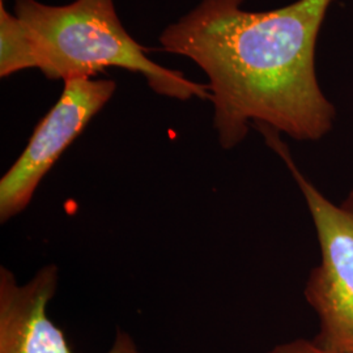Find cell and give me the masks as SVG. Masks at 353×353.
<instances>
[{
	"label": "cell",
	"instance_id": "cell-2",
	"mask_svg": "<svg viewBox=\"0 0 353 353\" xmlns=\"http://www.w3.org/2000/svg\"><path fill=\"white\" fill-rule=\"evenodd\" d=\"M12 12L26 26L38 70L49 80L92 79L115 67L143 76L160 96L179 101L211 100L207 84L152 61L122 24L115 0H72L62 6L14 0Z\"/></svg>",
	"mask_w": 353,
	"mask_h": 353
},
{
	"label": "cell",
	"instance_id": "cell-6",
	"mask_svg": "<svg viewBox=\"0 0 353 353\" xmlns=\"http://www.w3.org/2000/svg\"><path fill=\"white\" fill-rule=\"evenodd\" d=\"M33 68L38 70L37 55L26 26L0 0V77Z\"/></svg>",
	"mask_w": 353,
	"mask_h": 353
},
{
	"label": "cell",
	"instance_id": "cell-5",
	"mask_svg": "<svg viewBox=\"0 0 353 353\" xmlns=\"http://www.w3.org/2000/svg\"><path fill=\"white\" fill-rule=\"evenodd\" d=\"M58 280L55 265L42 267L23 285L8 268L0 267V353H74L63 331L48 316ZM108 353L139 351L127 334L118 331Z\"/></svg>",
	"mask_w": 353,
	"mask_h": 353
},
{
	"label": "cell",
	"instance_id": "cell-7",
	"mask_svg": "<svg viewBox=\"0 0 353 353\" xmlns=\"http://www.w3.org/2000/svg\"><path fill=\"white\" fill-rule=\"evenodd\" d=\"M268 353H334L328 352L326 350L316 345L314 341H305V339H297L290 341L287 344H281L275 347L272 351Z\"/></svg>",
	"mask_w": 353,
	"mask_h": 353
},
{
	"label": "cell",
	"instance_id": "cell-1",
	"mask_svg": "<svg viewBox=\"0 0 353 353\" xmlns=\"http://www.w3.org/2000/svg\"><path fill=\"white\" fill-rule=\"evenodd\" d=\"M332 1L296 0L254 12L245 0H199L163 29L161 50L207 76L223 150L241 144L252 126L303 141L331 131L336 112L319 85L316 50Z\"/></svg>",
	"mask_w": 353,
	"mask_h": 353
},
{
	"label": "cell",
	"instance_id": "cell-4",
	"mask_svg": "<svg viewBox=\"0 0 353 353\" xmlns=\"http://www.w3.org/2000/svg\"><path fill=\"white\" fill-rule=\"evenodd\" d=\"M117 83L75 77L63 81L59 100L34 128L24 151L0 179V221L21 214L64 151L113 99Z\"/></svg>",
	"mask_w": 353,
	"mask_h": 353
},
{
	"label": "cell",
	"instance_id": "cell-3",
	"mask_svg": "<svg viewBox=\"0 0 353 353\" xmlns=\"http://www.w3.org/2000/svg\"><path fill=\"white\" fill-rule=\"evenodd\" d=\"M255 128L290 169L316 225L322 262L310 272L305 288L321 323L313 341L328 352L353 353V191L341 205L330 202L300 172L280 132Z\"/></svg>",
	"mask_w": 353,
	"mask_h": 353
}]
</instances>
